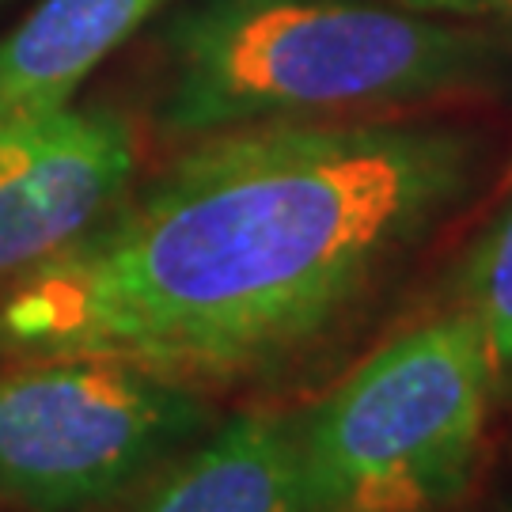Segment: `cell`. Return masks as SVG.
Returning a JSON list of instances; mask_svg holds the SVG:
<instances>
[{
    "label": "cell",
    "instance_id": "6da1fadb",
    "mask_svg": "<svg viewBox=\"0 0 512 512\" xmlns=\"http://www.w3.org/2000/svg\"><path fill=\"white\" fill-rule=\"evenodd\" d=\"M486 164L478 129L403 114L186 141L0 285V357H107L194 387L270 376L342 327Z\"/></svg>",
    "mask_w": 512,
    "mask_h": 512
},
{
    "label": "cell",
    "instance_id": "52a82bcc",
    "mask_svg": "<svg viewBox=\"0 0 512 512\" xmlns=\"http://www.w3.org/2000/svg\"><path fill=\"white\" fill-rule=\"evenodd\" d=\"M167 0H42L0 38V118L73 103Z\"/></svg>",
    "mask_w": 512,
    "mask_h": 512
},
{
    "label": "cell",
    "instance_id": "ba28073f",
    "mask_svg": "<svg viewBox=\"0 0 512 512\" xmlns=\"http://www.w3.org/2000/svg\"><path fill=\"white\" fill-rule=\"evenodd\" d=\"M456 308L482 330L497 399L512 387V202L478 236L456 277Z\"/></svg>",
    "mask_w": 512,
    "mask_h": 512
},
{
    "label": "cell",
    "instance_id": "30bf717a",
    "mask_svg": "<svg viewBox=\"0 0 512 512\" xmlns=\"http://www.w3.org/2000/svg\"><path fill=\"white\" fill-rule=\"evenodd\" d=\"M0 4H4V0H0Z\"/></svg>",
    "mask_w": 512,
    "mask_h": 512
},
{
    "label": "cell",
    "instance_id": "5b68a950",
    "mask_svg": "<svg viewBox=\"0 0 512 512\" xmlns=\"http://www.w3.org/2000/svg\"><path fill=\"white\" fill-rule=\"evenodd\" d=\"M133 175L137 129L107 103L0 118V285L84 236Z\"/></svg>",
    "mask_w": 512,
    "mask_h": 512
},
{
    "label": "cell",
    "instance_id": "3957f363",
    "mask_svg": "<svg viewBox=\"0 0 512 512\" xmlns=\"http://www.w3.org/2000/svg\"><path fill=\"white\" fill-rule=\"evenodd\" d=\"M494 372L463 308L372 349L296 414L308 512H440L471 490L486 448Z\"/></svg>",
    "mask_w": 512,
    "mask_h": 512
},
{
    "label": "cell",
    "instance_id": "8992f818",
    "mask_svg": "<svg viewBox=\"0 0 512 512\" xmlns=\"http://www.w3.org/2000/svg\"><path fill=\"white\" fill-rule=\"evenodd\" d=\"M99 512H308L293 418L255 410L213 425Z\"/></svg>",
    "mask_w": 512,
    "mask_h": 512
},
{
    "label": "cell",
    "instance_id": "9c48e42d",
    "mask_svg": "<svg viewBox=\"0 0 512 512\" xmlns=\"http://www.w3.org/2000/svg\"><path fill=\"white\" fill-rule=\"evenodd\" d=\"M387 4L448 19H512V0H387Z\"/></svg>",
    "mask_w": 512,
    "mask_h": 512
},
{
    "label": "cell",
    "instance_id": "7a4b0ae2",
    "mask_svg": "<svg viewBox=\"0 0 512 512\" xmlns=\"http://www.w3.org/2000/svg\"><path fill=\"white\" fill-rule=\"evenodd\" d=\"M509 88L512 35L471 19L387 0H190L160 31L152 126L186 145Z\"/></svg>",
    "mask_w": 512,
    "mask_h": 512
},
{
    "label": "cell",
    "instance_id": "277c9868",
    "mask_svg": "<svg viewBox=\"0 0 512 512\" xmlns=\"http://www.w3.org/2000/svg\"><path fill=\"white\" fill-rule=\"evenodd\" d=\"M213 429L202 387L107 357L0 372V501L99 512Z\"/></svg>",
    "mask_w": 512,
    "mask_h": 512
}]
</instances>
